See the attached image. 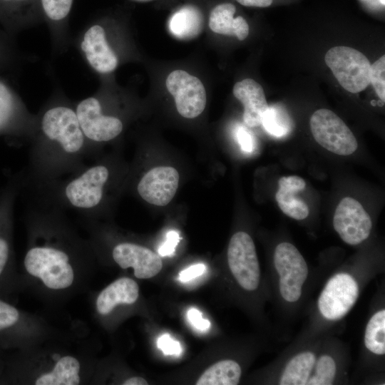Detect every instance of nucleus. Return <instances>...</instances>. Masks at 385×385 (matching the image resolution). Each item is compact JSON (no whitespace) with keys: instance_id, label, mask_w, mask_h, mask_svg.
Segmentation results:
<instances>
[{"instance_id":"nucleus-1","label":"nucleus","mask_w":385,"mask_h":385,"mask_svg":"<svg viewBox=\"0 0 385 385\" xmlns=\"http://www.w3.org/2000/svg\"><path fill=\"white\" fill-rule=\"evenodd\" d=\"M30 195L24 274L46 293H70L79 285L82 272L90 269L95 252L89 240L75 230L65 210L41 195Z\"/></svg>"},{"instance_id":"nucleus-2","label":"nucleus","mask_w":385,"mask_h":385,"mask_svg":"<svg viewBox=\"0 0 385 385\" xmlns=\"http://www.w3.org/2000/svg\"><path fill=\"white\" fill-rule=\"evenodd\" d=\"M93 155L71 101L56 88L36 113L23 188L36 190L75 174Z\"/></svg>"},{"instance_id":"nucleus-3","label":"nucleus","mask_w":385,"mask_h":385,"mask_svg":"<svg viewBox=\"0 0 385 385\" xmlns=\"http://www.w3.org/2000/svg\"><path fill=\"white\" fill-rule=\"evenodd\" d=\"M113 178L109 163L100 160L86 164L78 173L44 188L28 191L44 197L65 211L76 212L83 222H94L108 203Z\"/></svg>"},{"instance_id":"nucleus-4","label":"nucleus","mask_w":385,"mask_h":385,"mask_svg":"<svg viewBox=\"0 0 385 385\" xmlns=\"http://www.w3.org/2000/svg\"><path fill=\"white\" fill-rule=\"evenodd\" d=\"M41 344L19 351L14 361H6L1 379L36 385H76L88 381L90 364L86 359L63 349H42Z\"/></svg>"},{"instance_id":"nucleus-5","label":"nucleus","mask_w":385,"mask_h":385,"mask_svg":"<svg viewBox=\"0 0 385 385\" xmlns=\"http://www.w3.org/2000/svg\"><path fill=\"white\" fill-rule=\"evenodd\" d=\"M52 332L41 319L0 297V346L3 349L26 350L43 343Z\"/></svg>"},{"instance_id":"nucleus-6","label":"nucleus","mask_w":385,"mask_h":385,"mask_svg":"<svg viewBox=\"0 0 385 385\" xmlns=\"http://www.w3.org/2000/svg\"><path fill=\"white\" fill-rule=\"evenodd\" d=\"M112 37L107 21L96 19L86 24L72 43L89 68L106 76L117 68L120 61Z\"/></svg>"},{"instance_id":"nucleus-7","label":"nucleus","mask_w":385,"mask_h":385,"mask_svg":"<svg viewBox=\"0 0 385 385\" xmlns=\"http://www.w3.org/2000/svg\"><path fill=\"white\" fill-rule=\"evenodd\" d=\"M23 183L22 171L9 180L0 195V297L3 289L11 287L14 281V207Z\"/></svg>"},{"instance_id":"nucleus-8","label":"nucleus","mask_w":385,"mask_h":385,"mask_svg":"<svg viewBox=\"0 0 385 385\" xmlns=\"http://www.w3.org/2000/svg\"><path fill=\"white\" fill-rule=\"evenodd\" d=\"M324 60L340 85L349 92L359 93L370 83L371 63L358 50L335 46L326 53Z\"/></svg>"},{"instance_id":"nucleus-9","label":"nucleus","mask_w":385,"mask_h":385,"mask_svg":"<svg viewBox=\"0 0 385 385\" xmlns=\"http://www.w3.org/2000/svg\"><path fill=\"white\" fill-rule=\"evenodd\" d=\"M36 127V114L30 112L14 90L0 78V135L30 143Z\"/></svg>"},{"instance_id":"nucleus-10","label":"nucleus","mask_w":385,"mask_h":385,"mask_svg":"<svg viewBox=\"0 0 385 385\" xmlns=\"http://www.w3.org/2000/svg\"><path fill=\"white\" fill-rule=\"evenodd\" d=\"M309 125L315 140L333 153L349 155L358 148L357 140L351 130L329 109L316 111L311 116Z\"/></svg>"},{"instance_id":"nucleus-11","label":"nucleus","mask_w":385,"mask_h":385,"mask_svg":"<svg viewBox=\"0 0 385 385\" xmlns=\"http://www.w3.org/2000/svg\"><path fill=\"white\" fill-rule=\"evenodd\" d=\"M274 265L279 276L282 297L289 302L297 301L308 276V267L304 257L292 244L282 242L274 250Z\"/></svg>"},{"instance_id":"nucleus-12","label":"nucleus","mask_w":385,"mask_h":385,"mask_svg":"<svg viewBox=\"0 0 385 385\" xmlns=\"http://www.w3.org/2000/svg\"><path fill=\"white\" fill-rule=\"evenodd\" d=\"M227 262L230 270L245 289L253 291L260 284V269L255 243L245 232L234 234L229 242Z\"/></svg>"},{"instance_id":"nucleus-13","label":"nucleus","mask_w":385,"mask_h":385,"mask_svg":"<svg viewBox=\"0 0 385 385\" xmlns=\"http://www.w3.org/2000/svg\"><path fill=\"white\" fill-rule=\"evenodd\" d=\"M359 292V285L350 274L334 275L319 295L318 307L321 314L329 320L342 318L354 305Z\"/></svg>"},{"instance_id":"nucleus-14","label":"nucleus","mask_w":385,"mask_h":385,"mask_svg":"<svg viewBox=\"0 0 385 385\" xmlns=\"http://www.w3.org/2000/svg\"><path fill=\"white\" fill-rule=\"evenodd\" d=\"M165 85L175 99L180 115L194 118L202 113L206 105V92L198 78L185 71L175 70L168 75Z\"/></svg>"},{"instance_id":"nucleus-15","label":"nucleus","mask_w":385,"mask_h":385,"mask_svg":"<svg viewBox=\"0 0 385 385\" xmlns=\"http://www.w3.org/2000/svg\"><path fill=\"white\" fill-rule=\"evenodd\" d=\"M333 225L344 242L356 245L368 238L372 222L369 215L359 202L346 197L339 202L335 210Z\"/></svg>"},{"instance_id":"nucleus-16","label":"nucleus","mask_w":385,"mask_h":385,"mask_svg":"<svg viewBox=\"0 0 385 385\" xmlns=\"http://www.w3.org/2000/svg\"><path fill=\"white\" fill-rule=\"evenodd\" d=\"M74 0H39L42 21L48 29L53 53L61 54L71 46L69 19Z\"/></svg>"},{"instance_id":"nucleus-17","label":"nucleus","mask_w":385,"mask_h":385,"mask_svg":"<svg viewBox=\"0 0 385 385\" xmlns=\"http://www.w3.org/2000/svg\"><path fill=\"white\" fill-rule=\"evenodd\" d=\"M179 178L178 170L173 167H155L143 175L137 184L136 190L147 202L165 206L176 193Z\"/></svg>"},{"instance_id":"nucleus-18","label":"nucleus","mask_w":385,"mask_h":385,"mask_svg":"<svg viewBox=\"0 0 385 385\" xmlns=\"http://www.w3.org/2000/svg\"><path fill=\"white\" fill-rule=\"evenodd\" d=\"M113 260L122 269L132 268L138 279H149L162 269L160 256L151 250L131 242H120L111 250Z\"/></svg>"},{"instance_id":"nucleus-19","label":"nucleus","mask_w":385,"mask_h":385,"mask_svg":"<svg viewBox=\"0 0 385 385\" xmlns=\"http://www.w3.org/2000/svg\"><path fill=\"white\" fill-rule=\"evenodd\" d=\"M139 297V287L130 277H121L102 289L95 301V309L101 317L110 314L119 305L134 304Z\"/></svg>"},{"instance_id":"nucleus-20","label":"nucleus","mask_w":385,"mask_h":385,"mask_svg":"<svg viewBox=\"0 0 385 385\" xmlns=\"http://www.w3.org/2000/svg\"><path fill=\"white\" fill-rule=\"evenodd\" d=\"M232 92L243 105L245 123L252 128L260 125L269 106L262 86L253 79L245 78L235 84Z\"/></svg>"},{"instance_id":"nucleus-21","label":"nucleus","mask_w":385,"mask_h":385,"mask_svg":"<svg viewBox=\"0 0 385 385\" xmlns=\"http://www.w3.org/2000/svg\"><path fill=\"white\" fill-rule=\"evenodd\" d=\"M0 17L15 31L43 22L39 0H0Z\"/></svg>"},{"instance_id":"nucleus-22","label":"nucleus","mask_w":385,"mask_h":385,"mask_svg":"<svg viewBox=\"0 0 385 385\" xmlns=\"http://www.w3.org/2000/svg\"><path fill=\"white\" fill-rule=\"evenodd\" d=\"M275 199L281 210L287 216L301 220L309 213L308 205L296 194L306 186L304 180L297 175L282 177L278 181Z\"/></svg>"},{"instance_id":"nucleus-23","label":"nucleus","mask_w":385,"mask_h":385,"mask_svg":"<svg viewBox=\"0 0 385 385\" xmlns=\"http://www.w3.org/2000/svg\"><path fill=\"white\" fill-rule=\"evenodd\" d=\"M235 6L230 3L216 6L210 12L209 27L215 33L235 36L243 41L249 34V25L242 16L234 18Z\"/></svg>"},{"instance_id":"nucleus-24","label":"nucleus","mask_w":385,"mask_h":385,"mask_svg":"<svg viewBox=\"0 0 385 385\" xmlns=\"http://www.w3.org/2000/svg\"><path fill=\"white\" fill-rule=\"evenodd\" d=\"M203 20L201 13L195 7L188 6L173 14L169 21L170 32L180 39H190L202 31Z\"/></svg>"},{"instance_id":"nucleus-25","label":"nucleus","mask_w":385,"mask_h":385,"mask_svg":"<svg viewBox=\"0 0 385 385\" xmlns=\"http://www.w3.org/2000/svg\"><path fill=\"white\" fill-rule=\"evenodd\" d=\"M241 373L240 366L235 361H219L202 373L196 384L236 385L240 381Z\"/></svg>"},{"instance_id":"nucleus-26","label":"nucleus","mask_w":385,"mask_h":385,"mask_svg":"<svg viewBox=\"0 0 385 385\" xmlns=\"http://www.w3.org/2000/svg\"><path fill=\"white\" fill-rule=\"evenodd\" d=\"M316 361L315 355L304 351L292 357L286 365L279 380L280 385H305Z\"/></svg>"},{"instance_id":"nucleus-27","label":"nucleus","mask_w":385,"mask_h":385,"mask_svg":"<svg viewBox=\"0 0 385 385\" xmlns=\"http://www.w3.org/2000/svg\"><path fill=\"white\" fill-rule=\"evenodd\" d=\"M261 124L268 133L278 138L287 135L292 128V119L287 111L278 103L268 106Z\"/></svg>"},{"instance_id":"nucleus-28","label":"nucleus","mask_w":385,"mask_h":385,"mask_svg":"<svg viewBox=\"0 0 385 385\" xmlns=\"http://www.w3.org/2000/svg\"><path fill=\"white\" fill-rule=\"evenodd\" d=\"M366 347L374 354L385 353V310L375 313L369 319L364 335Z\"/></svg>"},{"instance_id":"nucleus-29","label":"nucleus","mask_w":385,"mask_h":385,"mask_svg":"<svg viewBox=\"0 0 385 385\" xmlns=\"http://www.w3.org/2000/svg\"><path fill=\"white\" fill-rule=\"evenodd\" d=\"M314 366L315 373L313 376H309L306 384H332L337 370L334 359L329 355H322L315 361Z\"/></svg>"},{"instance_id":"nucleus-30","label":"nucleus","mask_w":385,"mask_h":385,"mask_svg":"<svg viewBox=\"0 0 385 385\" xmlns=\"http://www.w3.org/2000/svg\"><path fill=\"white\" fill-rule=\"evenodd\" d=\"M370 83L379 98L385 100V56L376 60L370 67Z\"/></svg>"},{"instance_id":"nucleus-31","label":"nucleus","mask_w":385,"mask_h":385,"mask_svg":"<svg viewBox=\"0 0 385 385\" xmlns=\"http://www.w3.org/2000/svg\"><path fill=\"white\" fill-rule=\"evenodd\" d=\"M157 346L165 355L179 356L182 353L180 342L174 340L168 334H164L158 339Z\"/></svg>"},{"instance_id":"nucleus-32","label":"nucleus","mask_w":385,"mask_h":385,"mask_svg":"<svg viewBox=\"0 0 385 385\" xmlns=\"http://www.w3.org/2000/svg\"><path fill=\"white\" fill-rule=\"evenodd\" d=\"M180 237L175 230H170L166 234L165 241L159 247L158 252L160 256H170L174 254Z\"/></svg>"},{"instance_id":"nucleus-33","label":"nucleus","mask_w":385,"mask_h":385,"mask_svg":"<svg viewBox=\"0 0 385 385\" xmlns=\"http://www.w3.org/2000/svg\"><path fill=\"white\" fill-rule=\"evenodd\" d=\"M236 138L242 151L252 153L255 149V141L251 133L245 128L240 127L236 131Z\"/></svg>"},{"instance_id":"nucleus-34","label":"nucleus","mask_w":385,"mask_h":385,"mask_svg":"<svg viewBox=\"0 0 385 385\" xmlns=\"http://www.w3.org/2000/svg\"><path fill=\"white\" fill-rule=\"evenodd\" d=\"M187 317L193 327L198 330L205 331L210 328V322L204 319L201 312L195 308H190L188 311Z\"/></svg>"},{"instance_id":"nucleus-35","label":"nucleus","mask_w":385,"mask_h":385,"mask_svg":"<svg viewBox=\"0 0 385 385\" xmlns=\"http://www.w3.org/2000/svg\"><path fill=\"white\" fill-rule=\"evenodd\" d=\"M206 270V266L202 263L195 264L182 270L179 273L178 279L186 282L201 276Z\"/></svg>"},{"instance_id":"nucleus-36","label":"nucleus","mask_w":385,"mask_h":385,"mask_svg":"<svg viewBox=\"0 0 385 385\" xmlns=\"http://www.w3.org/2000/svg\"><path fill=\"white\" fill-rule=\"evenodd\" d=\"M238 3L245 6L251 7H268L273 0H236Z\"/></svg>"},{"instance_id":"nucleus-37","label":"nucleus","mask_w":385,"mask_h":385,"mask_svg":"<svg viewBox=\"0 0 385 385\" xmlns=\"http://www.w3.org/2000/svg\"><path fill=\"white\" fill-rule=\"evenodd\" d=\"M123 385H148L147 381L141 376H131L122 383Z\"/></svg>"},{"instance_id":"nucleus-38","label":"nucleus","mask_w":385,"mask_h":385,"mask_svg":"<svg viewBox=\"0 0 385 385\" xmlns=\"http://www.w3.org/2000/svg\"><path fill=\"white\" fill-rule=\"evenodd\" d=\"M6 367V361L0 355V379L2 376Z\"/></svg>"},{"instance_id":"nucleus-39","label":"nucleus","mask_w":385,"mask_h":385,"mask_svg":"<svg viewBox=\"0 0 385 385\" xmlns=\"http://www.w3.org/2000/svg\"><path fill=\"white\" fill-rule=\"evenodd\" d=\"M6 46H5V44H4V41H1L0 40V58L2 57L4 58L5 56V54H6Z\"/></svg>"},{"instance_id":"nucleus-40","label":"nucleus","mask_w":385,"mask_h":385,"mask_svg":"<svg viewBox=\"0 0 385 385\" xmlns=\"http://www.w3.org/2000/svg\"><path fill=\"white\" fill-rule=\"evenodd\" d=\"M379 1L383 6L385 5V0H379Z\"/></svg>"}]
</instances>
